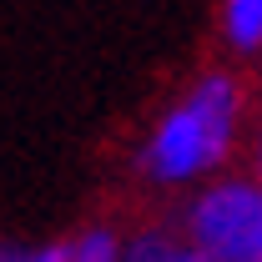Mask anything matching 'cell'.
<instances>
[{
    "label": "cell",
    "instance_id": "1",
    "mask_svg": "<svg viewBox=\"0 0 262 262\" xmlns=\"http://www.w3.org/2000/svg\"><path fill=\"white\" fill-rule=\"evenodd\" d=\"M232 121H237V86L232 76H207L196 81L187 106H177L151 136L141 166L162 182H182L192 171H207L227 157L232 146Z\"/></svg>",
    "mask_w": 262,
    "mask_h": 262
},
{
    "label": "cell",
    "instance_id": "9",
    "mask_svg": "<svg viewBox=\"0 0 262 262\" xmlns=\"http://www.w3.org/2000/svg\"><path fill=\"white\" fill-rule=\"evenodd\" d=\"M257 177H262V141H257Z\"/></svg>",
    "mask_w": 262,
    "mask_h": 262
},
{
    "label": "cell",
    "instance_id": "6",
    "mask_svg": "<svg viewBox=\"0 0 262 262\" xmlns=\"http://www.w3.org/2000/svg\"><path fill=\"white\" fill-rule=\"evenodd\" d=\"M0 262H66V247H40V252H20V247H0Z\"/></svg>",
    "mask_w": 262,
    "mask_h": 262
},
{
    "label": "cell",
    "instance_id": "7",
    "mask_svg": "<svg viewBox=\"0 0 262 262\" xmlns=\"http://www.w3.org/2000/svg\"><path fill=\"white\" fill-rule=\"evenodd\" d=\"M177 262H212V257H202V252H177Z\"/></svg>",
    "mask_w": 262,
    "mask_h": 262
},
{
    "label": "cell",
    "instance_id": "2",
    "mask_svg": "<svg viewBox=\"0 0 262 262\" xmlns=\"http://www.w3.org/2000/svg\"><path fill=\"white\" fill-rule=\"evenodd\" d=\"M192 237L196 252L212 262H232L262 247V187H247V182L212 187L192 207Z\"/></svg>",
    "mask_w": 262,
    "mask_h": 262
},
{
    "label": "cell",
    "instance_id": "8",
    "mask_svg": "<svg viewBox=\"0 0 262 262\" xmlns=\"http://www.w3.org/2000/svg\"><path fill=\"white\" fill-rule=\"evenodd\" d=\"M232 262H262V247H252V252H242V257H232Z\"/></svg>",
    "mask_w": 262,
    "mask_h": 262
},
{
    "label": "cell",
    "instance_id": "3",
    "mask_svg": "<svg viewBox=\"0 0 262 262\" xmlns=\"http://www.w3.org/2000/svg\"><path fill=\"white\" fill-rule=\"evenodd\" d=\"M227 35L242 51L262 46V0H232L227 5Z\"/></svg>",
    "mask_w": 262,
    "mask_h": 262
},
{
    "label": "cell",
    "instance_id": "5",
    "mask_svg": "<svg viewBox=\"0 0 262 262\" xmlns=\"http://www.w3.org/2000/svg\"><path fill=\"white\" fill-rule=\"evenodd\" d=\"M177 252H182V247H177L166 232H141L116 262H177Z\"/></svg>",
    "mask_w": 262,
    "mask_h": 262
},
{
    "label": "cell",
    "instance_id": "4",
    "mask_svg": "<svg viewBox=\"0 0 262 262\" xmlns=\"http://www.w3.org/2000/svg\"><path fill=\"white\" fill-rule=\"evenodd\" d=\"M116 257H121V247H116V237H111L106 227L86 232L81 242L66 247V262H116Z\"/></svg>",
    "mask_w": 262,
    "mask_h": 262
}]
</instances>
